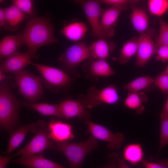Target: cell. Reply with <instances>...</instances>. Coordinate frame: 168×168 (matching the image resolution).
Segmentation results:
<instances>
[{
  "label": "cell",
  "instance_id": "obj_10",
  "mask_svg": "<svg viewBox=\"0 0 168 168\" xmlns=\"http://www.w3.org/2000/svg\"><path fill=\"white\" fill-rule=\"evenodd\" d=\"M74 2L82 7L91 27L94 36L104 38L100 26V17L103 9L100 7V1L77 0L74 1Z\"/></svg>",
  "mask_w": 168,
  "mask_h": 168
},
{
  "label": "cell",
  "instance_id": "obj_27",
  "mask_svg": "<svg viewBox=\"0 0 168 168\" xmlns=\"http://www.w3.org/2000/svg\"><path fill=\"white\" fill-rule=\"evenodd\" d=\"M123 155L124 160L133 165L136 166L144 160L143 150L141 145L138 143L127 145L124 149Z\"/></svg>",
  "mask_w": 168,
  "mask_h": 168
},
{
  "label": "cell",
  "instance_id": "obj_40",
  "mask_svg": "<svg viewBox=\"0 0 168 168\" xmlns=\"http://www.w3.org/2000/svg\"><path fill=\"white\" fill-rule=\"evenodd\" d=\"M118 165L119 168H130L127 164L123 157L118 158Z\"/></svg>",
  "mask_w": 168,
  "mask_h": 168
},
{
  "label": "cell",
  "instance_id": "obj_14",
  "mask_svg": "<svg viewBox=\"0 0 168 168\" xmlns=\"http://www.w3.org/2000/svg\"><path fill=\"white\" fill-rule=\"evenodd\" d=\"M82 69L86 76L93 80L100 77H107L114 75V70L106 60L90 58L83 65Z\"/></svg>",
  "mask_w": 168,
  "mask_h": 168
},
{
  "label": "cell",
  "instance_id": "obj_6",
  "mask_svg": "<svg viewBox=\"0 0 168 168\" xmlns=\"http://www.w3.org/2000/svg\"><path fill=\"white\" fill-rule=\"evenodd\" d=\"M42 76L46 87L54 92L66 89L71 86L73 79L64 71L58 68L32 63Z\"/></svg>",
  "mask_w": 168,
  "mask_h": 168
},
{
  "label": "cell",
  "instance_id": "obj_23",
  "mask_svg": "<svg viewBox=\"0 0 168 168\" xmlns=\"http://www.w3.org/2000/svg\"><path fill=\"white\" fill-rule=\"evenodd\" d=\"M138 37L133 36L126 41L120 51V54L117 58L113 57L114 60L121 65L127 63L136 54L138 44Z\"/></svg>",
  "mask_w": 168,
  "mask_h": 168
},
{
  "label": "cell",
  "instance_id": "obj_36",
  "mask_svg": "<svg viewBox=\"0 0 168 168\" xmlns=\"http://www.w3.org/2000/svg\"><path fill=\"white\" fill-rule=\"evenodd\" d=\"M107 157L108 163L100 168H119L118 160L119 156L117 153L114 152L111 153L108 155Z\"/></svg>",
  "mask_w": 168,
  "mask_h": 168
},
{
  "label": "cell",
  "instance_id": "obj_39",
  "mask_svg": "<svg viewBox=\"0 0 168 168\" xmlns=\"http://www.w3.org/2000/svg\"><path fill=\"white\" fill-rule=\"evenodd\" d=\"M6 8L0 9V26L2 27L6 26V18L5 13Z\"/></svg>",
  "mask_w": 168,
  "mask_h": 168
},
{
  "label": "cell",
  "instance_id": "obj_9",
  "mask_svg": "<svg viewBox=\"0 0 168 168\" xmlns=\"http://www.w3.org/2000/svg\"><path fill=\"white\" fill-rule=\"evenodd\" d=\"M88 131L96 139L107 142V147L111 150H117L120 148L125 140L124 134L120 132L113 133L106 128L91 121H84Z\"/></svg>",
  "mask_w": 168,
  "mask_h": 168
},
{
  "label": "cell",
  "instance_id": "obj_43",
  "mask_svg": "<svg viewBox=\"0 0 168 168\" xmlns=\"http://www.w3.org/2000/svg\"><path fill=\"white\" fill-rule=\"evenodd\" d=\"M164 71L168 75V64Z\"/></svg>",
  "mask_w": 168,
  "mask_h": 168
},
{
  "label": "cell",
  "instance_id": "obj_32",
  "mask_svg": "<svg viewBox=\"0 0 168 168\" xmlns=\"http://www.w3.org/2000/svg\"><path fill=\"white\" fill-rule=\"evenodd\" d=\"M13 4L24 14L31 15L34 10V2L31 0H14Z\"/></svg>",
  "mask_w": 168,
  "mask_h": 168
},
{
  "label": "cell",
  "instance_id": "obj_35",
  "mask_svg": "<svg viewBox=\"0 0 168 168\" xmlns=\"http://www.w3.org/2000/svg\"><path fill=\"white\" fill-rule=\"evenodd\" d=\"M155 53L156 60L163 62L168 61V45L160 46L156 49Z\"/></svg>",
  "mask_w": 168,
  "mask_h": 168
},
{
  "label": "cell",
  "instance_id": "obj_19",
  "mask_svg": "<svg viewBox=\"0 0 168 168\" xmlns=\"http://www.w3.org/2000/svg\"><path fill=\"white\" fill-rule=\"evenodd\" d=\"M90 46L91 57L94 59L106 60L110 52L115 48V43L104 38H98Z\"/></svg>",
  "mask_w": 168,
  "mask_h": 168
},
{
  "label": "cell",
  "instance_id": "obj_18",
  "mask_svg": "<svg viewBox=\"0 0 168 168\" xmlns=\"http://www.w3.org/2000/svg\"><path fill=\"white\" fill-rule=\"evenodd\" d=\"M38 127L36 122L21 126L13 131L11 133L8 147L2 154L9 156L20 145L28 133H35Z\"/></svg>",
  "mask_w": 168,
  "mask_h": 168
},
{
  "label": "cell",
  "instance_id": "obj_3",
  "mask_svg": "<svg viewBox=\"0 0 168 168\" xmlns=\"http://www.w3.org/2000/svg\"><path fill=\"white\" fill-rule=\"evenodd\" d=\"M55 144L56 151L61 152L66 157L69 168H81L88 155L99 147L96 139L91 135L87 140L80 143L55 142Z\"/></svg>",
  "mask_w": 168,
  "mask_h": 168
},
{
  "label": "cell",
  "instance_id": "obj_37",
  "mask_svg": "<svg viewBox=\"0 0 168 168\" xmlns=\"http://www.w3.org/2000/svg\"><path fill=\"white\" fill-rule=\"evenodd\" d=\"M100 3H103L110 6H118L126 4H134L137 1H129L126 0H100Z\"/></svg>",
  "mask_w": 168,
  "mask_h": 168
},
{
  "label": "cell",
  "instance_id": "obj_25",
  "mask_svg": "<svg viewBox=\"0 0 168 168\" xmlns=\"http://www.w3.org/2000/svg\"><path fill=\"white\" fill-rule=\"evenodd\" d=\"M148 98L142 91L128 92L124 101V105L129 109L135 110L137 114L142 113L144 110L143 104L147 102Z\"/></svg>",
  "mask_w": 168,
  "mask_h": 168
},
{
  "label": "cell",
  "instance_id": "obj_42",
  "mask_svg": "<svg viewBox=\"0 0 168 168\" xmlns=\"http://www.w3.org/2000/svg\"><path fill=\"white\" fill-rule=\"evenodd\" d=\"M7 77L5 75L4 72L0 70V81L2 82Z\"/></svg>",
  "mask_w": 168,
  "mask_h": 168
},
{
  "label": "cell",
  "instance_id": "obj_12",
  "mask_svg": "<svg viewBox=\"0 0 168 168\" xmlns=\"http://www.w3.org/2000/svg\"><path fill=\"white\" fill-rule=\"evenodd\" d=\"M129 4L110 6L103 9L100 20L101 30L104 38L109 39L114 36V26L121 12L128 8Z\"/></svg>",
  "mask_w": 168,
  "mask_h": 168
},
{
  "label": "cell",
  "instance_id": "obj_20",
  "mask_svg": "<svg viewBox=\"0 0 168 168\" xmlns=\"http://www.w3.org/2000/svg\"><path fill=\"white\" fill-rule=\"evenodd\" d=\"M88 30L87 26L84 22L72 21L64 26L60 32L66 38L73 42L80 41Z\"/></svg>",
  "mask_w": 168,
  "mask_h": 168
},
{
  "label": "cell",
  "instance_id": "obj_13",
  "mask_svg": "<svg viewBox=\"0 0 168 168\" xmlns=\"http://www.w3.org/2000/svg\"><path fill=\"white\" fill-rule=\"evenodd\" d=\"M58 105L64 119L77 117L86 120H88L91 116L90 111L79 99H66Z\"/></svg>",
  "mask_w": 168,
  "mask_h": 168
},
{
  "label": "cell",
  "instance_id": "obj_8",
  "mask_svg": "<svg viewBox=\"0 0 168 168\" xmlns=\"http://www.w3.org/2000/svg\"><path fill=\"white\" fill-rule=\"evenodd\" d=\"M80 100L88 109H91L103 103L107 104H117L119 98L115 86L111 85L98 89L92 86L88 89L86 96L81 95Z\"/></svg>",
  "mask_w": 168,
  "mask_h": 168
},
{
  "label": "cell",
  "instance_id": "obj_29",
  "mask_svg": "<svg viewBox=\"0 0 168 168\" xmlns=\"http://www.w3.org/2000/svg\"><path fill=\"white\" fill-rule=\"evenodd\" d=\"M148 6L151 14L156 16H161L168 9V0H150L148 1Z\"/></svg>",
  "mask_w": 168,
  "mask_h": 168
},
{
  "label": "cell",
  "instance_id": "obj_15",
  "mask_svg": "<svg viewBox=\"0 0 168 168\" xmlns=\"http://www.w3.org/2000/svg\"><path fill=\"white\" fill-rule=\"evenodd\" d=\"M31 58L26 52L21 53L17 51L1 62L0 70L4 73L10 72L15 74L31 64Z\"/></svg>",
  "mask_w": 168,
  "mask_h": 168
},
{
  "label": "cell",
  "instance_id": "obj_22",
  "mask_svg": "<svg viewBox=\"0 0 168 168\" xmlns=\"http://www.w3.org/2000/svg\"><path fill=\"white\" fill-rule=\"evenodd\" d=\"M153 77L147 76H142L130 82L122 89L128 92H135L144 90L149 91L153 89L155 86Z\"/></svg>",
  "mask_w": 168,
  "mask_h": 168
},
{
  "label": "cell",
  "instance_id": "obj_17",
  "mask_svg": "<svg viewBox=\"0 0 168 168\" xmlns=\"http://www.w3.org/2000/svg\"><path fill=\"white\" fill-rule=\"evenodd\" d=\"M12 161L27 168H66L61 164L45 158L42 153L21 157Z\"/></svg>",
  "mask_w": 168,
  "mask_h": 168
},
{
  "label": "cell",
  "instance_id": "obj_31",
  "mask_svg": "<svg viewBox=\"0 0 168 168\" xmlns=\"http://www.w3.org/2000/svg\"><path fill=\"white\" fill-rule=\"evenodd\" d=\"M161 120L160 135L157 156L168 144V117L159 115Z\"/></svg>",
  "mask_w": 168,
  "mask_h": 168
},
{
  "label": "cell",
  "instance_id": "obj_38",
  "mask_svg": "<svg viewBox=\"0 0 168 168\" xmlns=\"http://www.w3.org/2000/svg\"><path fill=\"white\" fill-rule=\"evenodd\" d=\"M16 156L15 154L10 156H6L1 155L0 156V168H6L9 162Z\"/></svg>",
  "mask_w": 168,
  "mask_h": 168
},
{
  "label": "cell",
  "instance_id": "obj_33",
  "mask_svg": "<svg viewBox=\"0 0 168 168\" xmlns=\"http://www.w3.org/2000/svg\"><path fill=\"white\" fill-rule=\"evenodd\" d=\"M154 84L164 94L168 95V75L164 71L155 79Z\"/></svg>",
  "mask_w": 168,
  "mask_h": 168
},
{
  "label": "cell",
  "instance_id": "obj_21",
  "mask_svg": "<svg viewBox=\"0 0 168 168\" xmlns=\"http://www.w3.org/2000/svg\"><path fill=\"white\" fill-rule=\"evenodd\" d=\"M22 45L17 34L4 37L0 43V59L6 58L17 52Z\"/></svg>",
  "mask_w": 168,
  "mask_h": 168
},
{
  "label": "cell",
  "instance_id": "obj_41",
  "mask_svg": "<svg viewBox=\"0 0 168 168\" xmlns=\"http://www.w3.org/2000/svg\"><path fill=\"white\" fill-rule=\"evenodd\" d=\"M159 115H164L168 117V95L163 108Z\"/></svg>",
  "mask_w": 168,
  "mask_h": 168
},
{
  "label": "cell",
  "instance_id": "obj_30",
  "mask_svg": "<svg viewBox=\"0 0 168 168\" xmlns=\"http://www.w3.org/2000/svg\"><path fill=\"white\" fill-rule=\"evenodd\" d=\"M159 31L155 42L156 51L160 46L168 45V23L162 18L159 19Z\"/></svg>",
  "mask_w": 168,
  "mask_h": 168
},
{
  "label": "cell",
  "instance_id": "obj_5",
  "mask_svg": "<svg viewBox=\"0 0 168 168\" xmlns=\"http://www.w3.org/2000/svg\"><path fill=\"white\" fill-rule=\"evenodd\" d=\"M15 74V80L18 86L19 93L27 102L35 103L43 94V77L24 70Z\"/></svg>",
  "mask_w": 168,
  "mask_h": 168
},
{
  "label": "cell",
  "instance_id": "obj_1",
  "mask_svg": "<svg viewBox=\"0 0 168 168\" xmlns=\"http://www.w3.org/2000/svg\"><path fill=\"white\" fill-rule=\"evenodd\" d=\"M17 34L22 44L27 47L26 52L32 58H37L36 52L40 47L58 43L54 35L53 24L45 17L32 18L23 30Z\"/></svg>",
  "mask_w": 168,
  "mask_h": 168
},
{
  "label": "cell",
  "instance_id": "obj_24",
  "mask_svg": "<svg viewBox=\"0 0 168 168\" xmlns=\"http://www.w3.org/2000/svg\"><path fill=\"white\" fill-rule=\"evenodd\" d=\"M130 19L134 28L140 35L145 33L148 29V15L143 9L133 7L130 14Z\"/></svg>",
  "mask_w": 168,
  "mask_h": 168
},
{
  "label": "cell",
  "instance_id": "obj_34",
  "mask_svg": "<svg viewBox=\"0 0 168 168\" xmlns=\"http://www.w3.org/2000/svg\"><path fill=\"white\" fill-rule=\"evenodd\" d=\"M142 165L145 168H168V159L150 161L144 160Z\"/></svg>",
  "mask_w": 168,
  "mask_h": 168
},
{
  "label": "cell",
  "instance_id": "obj_4",
  "mask_svg": "<svg viewBox=\"0 0 168 168\" xmlns=\"http://www.w3.org/2000/svg\"><path fill=\"white\" fill-rule=\"evenodd\" d=\"M38 127L35 134L26 146L15 154L16 156L25 157L33 154L42 153L47 149L56 151L55 142L51 138L44 121H37Z\"/></svg>",
  "mask_w": 168,
  "mask_h": 168
},
{
  "label": "cell",
  "instance_id": "obj_28",
  "mask_svg": "<svg viewBox=\"0 0 168 168\" xmlns=\"http://www.w3.org/2000/svg\"><path fill=\"white\" fill-rule=\"evenodd\" d=\"M5 13L6 27H9L12 30H17L19 24L25 18V14L13 4L6 8Z\"/></svg>",
  "mask_w": 168,
  "mask_h": 168
},
{
  "label": "cell",
  "instance_id": "obj_16",
  "mask_svg": "<svg viewBox=\"0 0 168 168\" xmlns=\"http://www.w3.org/2000/svg\"><path fill=\"white\" fill-rule=\"evenodd\" d=\"M47 127L55 142H69L74 137L72 127L68 123L51 118Z\"/></svg>",
  "mask_w": 168,
  "mask_h": 168
},
{
  "label": "cell",
  "instance_id": "obj_11",
  "mask_svg": "<svg viewBox=\"0 0 168 168\" xmlns=\"http://www.w3.org/2000/svg\"><path fill=\"white\" fill-rule=\"evenodd\" d=\"M155 34L152 29H148L138 37L136 53V66L140 68L144 66L153 57L156 52L155 43L153 39Z\"/></svg>",
  "mask_w": 168,
  "mask_h": 168
},
{
  "label": "cell",
  "instance_id": "obj_2",
  "mask_svg": "<svg viewBox=\"0 0 168 168\" xmlns=\"http://www.w3.org/2000/svg\"><path fill=\"white\" fill-rule=\"evenodd\" d=\"M21 105L5 81L0 86V128L11 133L19 125V112Z\"/></svg>",
  "mask_w": 168,
  "mask_h": 168
},
{
  "label": "cell",
  "instance_id": "obj_7",
  "mask_svg": "<svg viewBox=\"0 0 168 168\" xmlns=\"http://www.w3.org/2000/svg\"><path fill=\"white\" fill-rule=\"evenodd\" d=\"M91 57L90 46L85 42L80 41L67 48L60 55L58 61L64 70L73 72L81 62Z\"/></svg>",
  "mask_w": 168,
  "mask_h": 168
},
{
  "label": "cell",
  "instance_id": "obj_26",
  "mask_svg": "<svg viewBox=\"0 0 168 168\" xmlns=\"http://www.w3.org/2000/svg\"><path fill=\"white\" fill-rule=\"evenodd\" d=\"M22 105L31 108L40 113L44 115L56 117L59 119H64L58 104L51 105L44 102L30 103L23 102Z\"/></svg>",
  "mask_w": 168,
  "mask_h": 168
}]
</instances>
